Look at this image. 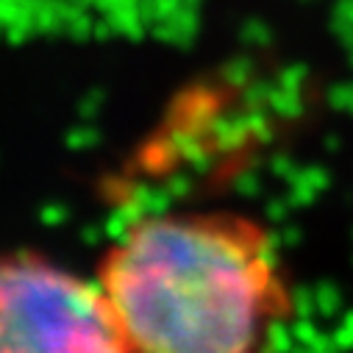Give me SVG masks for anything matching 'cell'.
<instances>
[{
	"label": "cell",
	"mask_w": 353,
	"mask_h": 353,
	"mask_svg": "<svg viewBox=\"0 0 353 353\" xmlns=\"http://www.w3.org/2000/svg\"><path fill=\"white\" fill-rule=\"evenodd\" d=\"M95 281L125 350L248 353L295 314L276 236L228 209L139 217Z\"/></svg>",
	"instance_id": "cell-1"
},
{
	"label": "cell",
	"mask_w": 353,
	"mask_h": 353,
	"mask_svg": "<svg viewBox=\"0 0 353 353\" xmlns=\"http://www.w3.org/2000/svg\"><path fill=\"white\" fill-rule=\"evenodd\" d=\"M95 279L39 253H0V353H123Z\"/></svg>",
	"instance_id": "cell-2"
}]
</instances>
